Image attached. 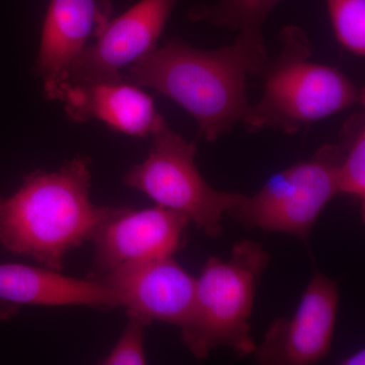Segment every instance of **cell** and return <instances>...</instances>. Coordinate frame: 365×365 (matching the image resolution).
<instances>
[{"instance_id":"30bf717a","label":"cell","mask_w":365,"mask_h":365,"mask_svg":"<svg viewBox=\"0 0 365 365\" xmlns=\"http://www.w3.org/2000/svg\"><path fill=\"white\" fill-rule=\"evenodd\" d=\"M189 223L184 216L162 206L113 207L91 240L96 266L105 273L132 262L174 256L184 246Z\"/></svg>"},{"instance_id":"9c48e42d","label":"cell","mask_w":365,"mask_h":365,"mask_svg":"<svg viewBox=\"0 0 365 365\" xmlns=\"http://www.w3.org/2000/svg\"><path fill=\"white\" fill-rule=\"evenodd\" d=\"M109 288L126 313L180 327L193 300L195 278L174 256L124 264L96 278Z\"/></svg>"},{"instance_id":"4fadbf2b","label":"cell","mask_w":365,"mask_h":365,"mask_svg":"<svg viewBox=\"0 0 365 365\" xmlns=\"http://www.w3.org/2000/svg\"><path fill=\"white\" fill-rule=\"evenodd\" d=\"M58 101L73 121L100 120L115 131L141 138L153 136L165 121L150 95L125 81L69 83L62 88Z\"/></svg>"},{"instance_id":"7a4b0ae2","label":"cell","mask_w":365,"mask_h":365,"mask_svg":"<svg viewBox=\"0 0 365 365\" xmlns=\"http://www.w3.org/2000/svg\"><path fill=\"white\" fill-rule=\"evenodd\" d=\"M91 163L78 157L56 172H34L16 193L0 198V244L61 271L66 255L93 240L113 209L91 201Z\"/></svg>"},{"instance_id":"9a60e30c","label":"cell","mask_w":365,"mask_h":365,"mask_svg":"<svg viewBox=\"0 0 365 365\" xmlns=\"http://www.w3.org/2000/svg\"><path fill=\"white\" fill-rule=\"evenodd\" d=\"M340 148L343 160L338 170V191L359 203L364 220L365 210V117L353 114L343 125Z\"/></svg>"},{"instance_id":"52a82bcc","label":"cell","mask_w":365,"mask_h":365,"mask_svg":"<svg viewBox=\"0 0 365 365\" xmlns=\"http://www.w3.org/2000/svg\"><path fill=\"white\" fill-rule=\"evenodd\" d=\"M178 0H139L111 20L72 64L71 85L121 83L122 72L157 48Z\"/></svg>"},{"instance_id":"5bb4252c","label":"cell","mask_w":365,"mask_h":365,"mask_svg":"<svg viewBox=\"0 0 365 365\" xmlns=\"http://www.w3.org/2000/svg\"><path fill=\"white\" fill-rule=\"evenodd\" d=\"M280 0H220L212 6H199L190 14V19L208 21L240 32L239 37L257 44L264 42V23Z\"/></svg>"},{"instance_id":"3957f363","label":"cell","mask_w":365,"mask_h":365,"mask_svg":"<svg viewBox=\"0 0 365 365\" xmlns=\"http://www.w3.org/2000/svg\"><path fill=\"white\" fill-rule=\"evenodd\" d=\"M313 47L306 33L287 26L280 33V51L267 62L262 98L250 105L242 123L252 133L274 129L297 134L354 106L364 105V90L336 67L311 61Z\"/></svg>"},{"instance_id":"7c38bea8","label":"cell","mask_w":365,"mask_h":365,"mask_svg":"<svg viewBox=\"0 0 365 365\" xmlns=\"http://www.w3.org/2000/svg\"><path fill=\"white\" fill-rule=\"evenodd\" d=\"M120 307L119 300L97 279H78L57 270L18 263L0 264V319L13 318L21 307Z\"/></svg>"},{"instance_id":"2e32d148","label":"cell","mask_w":365,"mask_h":365,"mask_svg":"<svg viewBox=\"0 0 365 365\" xmlns=\"http://www.w3.org/2000/svg\"><path fill=\"white\" fill-rule=\"evenodd\" d=\"M336 39L356 56L365 55V0H326Z\"/></svg>"},{"instance_id":"8992f818","label":"cell","mask_w":365,"mask_h":365,"mask_svg":"<svg viewBox=\"0 0 365 365\" xmlns=\"http://www.w3.org/2000/svg\"><path fill=\"white\" fill-rule=\"evenodd\" d=\"M196 153V143L173 131L165 121L153 135L148 158L126 173L124 184L184 216L215 239L222 235L223 215L242 194L212 188L197 169Z\"/></svg>"},{"instance_id":"e0dca14e","label":"cell","mask_w":365,"mask_h":365,"mask_svg":"<svg viewBox=\"0 0 365 365\" xmlns=\"http://www.w3.org/2000/svg\"><path fill=\"white\" fill-rule=\"evenodd\" d=\"M126 326L119 340L109 354L103 360L106 365H143L148 364L144 351V331L150 322L148 319L127 314Z\"/></svg>"},{"instance_id":"6da1fadb","label":"cell","mask_w":365,"mask_h":365,"mask_svg":"<svg viewBox=\"0 0 365 365\" xmlns=\"http://www.w3.org/2000/svg\"><path fill=\"white\" fill-rule=\"evenodd\" d=\"M267 62L265 45L241 37L216 50L170 40L127 67L122 78L176 102L196 120L200 136L215 143L244 119L247 76H261Z\"/></svg>"},{"instance_id":"277c9868","label":"cell","mask_w":365,"mask_h":365,"mask_svg":"<svg viewBox=\"0 0 365 365\" xmlns=\"http://www.w3.org/2000/svg\"><path fill=\"white\" fill-rule=\"evenodd\" d=\"M270 259L250 240L237 242L227 261L208 259L195 278L188 317L179 327L182 343L195 359H204L222 346L241 359L256 351L250 318L257 282Z\"/></svg>"},{"instance_id":"8fae6325","label":"cell","mask_w":365,"mask_h":365,"mask_svg":"<svg viewBox=\"0 0 365 365\" xmlns=\"http://www.w3.org/2000/svg\"><path fill=\"white\" fill-rule=\"evenodd\" d=\"M112 14L111 0H50L35 64L48 98L58 100L69 85L72 64L91 38L104 30Z\"/></svg>"},{"instance_id":"ac0fdd59","label":"cell","mask_w":365,"mask_h":365,"mask_svg":"<svg viewBox=\"0 0 365 365\" xmlns=\"http://www.w3.org/2000/svg\"><path fill=\"white\" fill-rule=\"evenodd\" d=\"M341 364L344 365H364L365 364V351L364 349H360L359 351L352 353L349 356L342 360Z\"/></svg>"},{"instance_id":"5b68a950","label":"cell","mask_w":365,"mask_h":365,"mask_svg":"<svg viewBox=\"0 0 365 365\" xmlns=\"http://www.w3.org/2000/svg\"><path fill=\"white\" fill-rule=\"evenodd\" d=\"M342 160L340 145L324 144L309 160L274 175L255 195H242L227 215L245 228L292 235L307 244L327 204L339 194Z\"/></svg>"},{"instance_id":"ba28073f","label":"cell","mask_w":365,"mask_h":365,"mask_svg":"<svg viewBox=\"0 0 365 365\" xmlns=\"http://www.w3.org/2000/svg\"><path fill=\"white\" fill-rule=\"evenodd\" d=\"M339 309L337 282L314 271L289 318L273 321L256 348L264 365H311L325 359L332 346Z\"/></svg>"}]
</instances>
